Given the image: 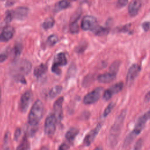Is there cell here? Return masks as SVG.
<instances>
[{"label":"cell","instance_id":"484cf974","mask_svg":"<svg viewBox=\"0 0 150 150\" xmlns=\"http://www.w3.org/2000/svg\"><path fill=\"white\" fill-rule=\"evenodd\" d=\"M69 30L71 33H76L79 32V28L77 21H73L70 22Z\"/></svg>","mask_w":150,"mask_h":150},{"label":"cell","instance_id":"8992f818","mask_svg":"<svg viewBox=\"0 0 150 150\" xmlns=\"http://www.w3.org/2000/svg\"><path fill=\"white\" fill-rule=\"evenodd\" d=\"M103 90V88L101 87L96 88L84 96L83 98V103L86 105L95 103L100 98Z\"/></svg>","mask_w":150,"mask_h":150},{"label":"cell","instance_id":"277c9868","mask_svg":"<svg viewBox=\"0 0 150 150\" xmlns=\"http://www.w3.org/2000/svg\"><path fill=\"white\" fill-rule=\"evenodd\" d=\"M44 107L42 102L38 100L32 105L28 115V123L30 126H36L41 120L43 114Z\"/></svg>","mask_w":150,"mask_h":150},{"label":"cell","instance_id":"1f68e13d","mask_svg":"<svg viewBox=\"0 0 150 150\" xmlns=\"http://www.w3.org/2000/svg\"><path fill=\"white\" fill-rule=\"evenodd\" d=\"M128 0H118L117 1V6L120 8H122L125 6L127 2H128Z\"/></svg>","mask_w":150,"mask_h":150},{"label":"cell","instance_id":"d4e9b609","mask_svg":"<svg viewBox=\"0 0 150 150\" xmlns=\"http://www.w3.org/2000/svg\"><path fill=\"white\" fill-rule=\"evenodd\" d=\"M120 65V62L119 60H116V61L114 62L111 64V65L110 66V67L109 71L117 74V71H118V70Z\"/></svg>","mask_w":150,"mask_h":150},{"label":"cell","instance_id":"7a4b0ae2","mask_svg":"<svg viewBox=\"0 0 150 150\" xmlns=\"http://www.w3.org/2000/svg\"><path fill=\"white\" fill-rule=\"evenodd\" d=\"M126 110H123L117 116L110 128V134L108 135V142L112 147L115 146L118 142V139L126 116Z\"/></svg>","mask_w":150,"mask_h":150},{"label":"cell","instance_id":"cb8c5ba5","mask_svg":"<svg viewBox=\"0 0 150 150\" xmlns=\"http://www.w3.org/2000/svg\"><path fill=\"white\" fill-rule=\"evenodd\" d=\"M54 21L52 18H49L43 23L42 26L45 29H48L52 28L54 25Z\"/></svg>","mask_w":150,"mask_h":150},{"label":"cell","instance_id":"f1b7e54d","mask_svg":"<svg viewBox=\"0 0 150 150\" xmlns=\"http://www.w3.org/2000/svg\"><path fill=\"white\" fill-rule=\"evenodd\" d=\"M69 3L65 0H62L60 1L58 4H57V7L59 9H66L67 8H68L69 6Z\"/></svg>","mask_w":150,"mask_h":150},{"label":"cell","instance_id":"8d00e7d4","mask_svg":"<svg viewBox=\"0 0 150 150\" xmlns=\"http://www.w3.org/2000/svg\"><path fill=\"white\" fill-rule=\"evenodd\" d=\"M145 101H150V91L146 93L145 96Z\"/></svg>","mask_w":150,"mask_h":150},{"label":"cell","instance_id":"836d02e7","mask_svg":"<svg viewBox=\"0 0 150 150\" xmlns=\"http://www.w3.org/2000/svg\"><path fill=\"white\" fill-rule=\"evenodd\" d=\"M142 27L145 31H148L150 28V23L149 22H145L142 23Z\"/></svg>","mask_w":150,"mask_h":150},{"label":"cell","instance_id":"4dcf8cb0","mask_svg":"<svg viewBox=\"0 0 150 150\" xmlns=\"http://www.w3.org/2000/svg\"><path fill=\"white\" fill-rule=\"evenodd\" d=\"M13 16V12H11V11L8 12H7V14H6V15L5 19V22L7 23H9V22L12 21Z\"/></svg>","mask_w":150,"mask_h":150},{"label":"cell","instance_id":"ffe728a7","mask_svg":"<svg viewBox=\"0 0 150 150\" xmlns=\"http://www.w3.org/2000/svg\"><path fill=\"white\" fill-rule=\"evenodd\" d=\"M47 71V66L45 64H40L36 66L34 69L33 74L36 77H40L43 75Z\"/></svg>","mask_w":150,"mask_h":150},{"label":"cell","instance_id":"5b68a950","mask_svg":"<svg viewBox=\"0 0 150 150\" xmlns=\"http://www.w3.org/2000/svg\"><path fill=\"white\" fill-rule=\"evenodd\" d=\"M57 120L54 114H49L46 118L45 122V132L48 136H52L54 134Z\"/></svg>","mask_w":150,"mask_h":150},{"label":"cell","instance_id":"d6986e66","mask_svg":"<svg viewBox=\"0 0 150 150\" xmlns=\"http://www.w3.org/2000/svg\"><path fill=\"white\" fill-rule=\"evenodd\" d=\"M79 129L76 128H70L66 133L65 137L70 142H72L76 138V137L79 134Z\"/></svg>","mask_w":150,"mask_h":150},{"label":"cell","instance_id":"e0dca14e","mask_svg":"<svg viewBox=\"0 0 150 150\" xmlns=\"http://www.w3.org/2000/svg\"><path fill=\"white\" fill-rule=\"evenodd\" d=\"M29 13L28 8L26 7H18L14 12H13V16L17 19H25Z\"/></svg>","mask_w":150,"mask_h":150},{"label":"cell","instance_id":"7402d4cb","mask_svg":"<svg viewBox=\"0 0 150 150\" xmlns=\"http://www.w3.org/2000/svg\"><path fill=\"white\" fill-rule=\"evenodd\" d=\"M62 90V87L61 86H56L53 87L50 91H49V97L51 98H53L58 96Z\"/></svg>","mask_w":150,"mask_h":150},{"label":"cell","instance_id":"52a82bcc","mask_svg":"<svg viewBox=\"0 0 150 150\" xmlns=\"http://www.w3.org/2000/svg\"><path fill=\"white\" fill-rule=\"evenodd\" d=\"M67 64V59L63 53H60L56 56L53 63L52 66V71L56 74H60L61 70L60 66H64Z\"/></svg>","mask_w":150,"mask_h":150},{"label":"cell","instance_id":"8fae6325","mask_svg":"<svg viewBox=\"0 0 150 150\" xmlns=\"http://www.w3.org/2000/svg\"><path fill=\"white\" fill-rule=\"evenodd\" d=\"M141 71V67L138 64H132L128 70L127 76H126V81L128 84H131L135 79L138 76Z\"/></svg>","mask_w":150,"mask_h":150},{"label":"cell","instance_id":"2e32d148","mask_svg":"<svg viewBox=\"0 0 150 150\" xmlns=\"http://www.w3.org/2000/svg\"><path fill=\"white\" fill-rule=\"evenodd\" d=\"M14 30L11 26H7L0 33V41L7 42L13 36Z\"/></svg>","mask_w":150,"mask_h":150},{"label":"cell","instance_id":"83f0119b","mask_svg":"<svg viewBox=\"0 0 150 150\" xmlns=\"http://www.w3.org/2000/svg\"><path fill=\"white\" fill-rule=\"evenodd\" d=\"M114 106V103H112V102L110 103L107 105V107L105 108L104 111V112H103V116H104V117H107V116L111 112V111L112 109L113 108Z\"/></svg>","mask_w":150,"mask_h":150},{"label":"cell","instance_id":"603a6c76","mask_svg":"<svg viewBox=\"0 0 150 150\" xmlns=\"http://www.w3.org/2000/svg\"><path fill=\"white\" fill-rule=\"evenodd\" d=\"M93 32L98 36H104L105 35H107L108 33V29L105 28H103L101 26H100L99 25H97L96 28L93 30Z\"/></svg>","mask_w":150,"mask_h":150},{"label":"cell","instance_id":"44dd1931","mask_svg":"<svg viewBox=\"0 0 150 150\" xmlns=\"http://www.w3.org/2000/svg\"><path fill=\"white\" fill-rule=\"evenodd\" d=\"M16 150H30L29 142L26 135L23 137L20 144L16 148Z\"/></svg>","mask_w":150,"mask_h":150},{"label":"cell","instance_id":"ab89813d","mask_svg":"<svg viewBox=\"0 0 150 150\" xmlns=\"http://www.w3.org/2000/svg\"><path fill=\"white\" fill-rule=\"evenodd\" d=\"M70 1H76V0H70Z\"/></svg>","mask_w":150,"mask_h":150},{"label":"cell","instance_id":"3957f363","mask_svg":"<svg viewBox=\"0 0 150 150\" xmlns=\"http://www.w3.org/2000/svg\"><path fill=\"white\" fill-rule=\"evenodd\" d=\"M150 119V109L145 112L143 115L140 116L137 120L136 124L134 129L126 137L124 144L123 147H127L134 141V139L139 134L145 126V124L148 120Z\"/></svg>","mask_w":150,"mask_h":150},{"label":"cell","instance_id":"9c48e42d","mask_svg":"<svg viewBox=\"0 0 150 150\" xmlns=\"http://www.w3.org/2000/svg\"><path fill=\"white\" fill-rule=\"evenodd\" d=\"M124 84L122 81H120L111 86L110 88L104 91L103 93V98L105 101L110 100L112 96L122 90L123 88Z\"/></svg>","mask_w":150,"mask_h":150},{"label":"cell","instance_id":"f546056e","mask_svg":"<svg viewBox=\"0 0 150 150\" xmlns=\"http://www.w3.org/2000/svg\"><path fill=\"white\" fill-rule=\"evenodd\" d=\"M142 145H143V139H138L134 146V150H141L142 146Z\"/></svg>","mask_w":150,"mask_h":150},{"label":"cell","instance_id":"74e56055","mask_svg":"<svg viewBox=\"0 0 150 150\" xmlns=\"http://www.w3.org/2000/svg\"><path fill=\"white\" fill-rule=\"evenodd\" d=\"M40 150H49V148L47 146H42Z\"/></svg>","mask_w":150,"mask_h":150},{"label":"cell","instance_id":"4316f807","mask_svg":"<svg viewBox=\"0 0 150 150\" xmlns=\"http://www.w3.org/2000/svg\"><path fill=\"white\" fill-rule=\"evenodd\" d=\"M58 42V38L56 35H50L47 40V44L50 46H52L53 45H54L57 42Z\"/></svg>","mask_w":150,"mask_h":150},{"label":"cell","instance_id":"d590c367","mask_svg":"<svg viewBox=\"0 0 150 150\" xmlns=\"http://www.w3.org/2000/svg\"><path fill=\"white\" fill-rule=\"evenodd\" d=\"M8 56L5 53H1L0 54V62H4L7 59Z\"/></svg>","mask_w":150,"mask_h":150},{"label":"cell","instance_id":"ba28073f","mask_svg":"<svg viewBox=\"0 0 150 150\" xmlns=\"http://www.w3.org/2000/svg\"><path fill=\"white\" fill-rule=\"evenodd\" d=\"M97 22L96 18L90 15H86L83 17L81 27L84 30H93L97 26Z\"/></svg>","mask_w":150,"mask_h":150},{"label":"cell","instance_id":"30bf717a","mask_svg":"<svg viewBox=\"0 0 150 150\" xmlns=\"http://www.w3.org/2000/svg\"><path fill=\"white\" fill-rule=\"evenodd\" d=\"M32 98V93L30 91H25L21 96L19 103V110L21 112H25L28 108Z\"/></svg>","mask_w":150,"mask_h":150},{"label":"cell","instance_id":"4fadbf2b","mask_svg":"<svg viewBox=\"0 0 150 150\" xmlns=\"http://www.w3.org/2000/svg\"><path fill=\"white\" fill-rule=\"evenodd\" d=\"M63 102V98L62 97H59L53 104V110L54 114L56 117L57 122L60 121L62 118L63 111H62V104Z\"/></svg>","mask_w":150,"mask_h":150},{"label":"cell","instance_id":"5bb4252c","mask_svg":"<svg viewBox=\"0 0 150 150\" xmlns=\"http://www.w3.org/2000/svg\"><path fill=\"white\" fill-rule=\"evenodd\" d=\"M141 6V3L139 0H133L128 5V10L129 15L131 16H136Z\"/></svg>","mask_w":150,"mask_h":150},{"label":"cell","instance_id":"d6a6232c","mask_svg":"<svg viewBox=\"0 0 150 150\" xmlns=\"http://www.w3.org/2000/svg\"><path fill=\"white\" fill-rule=\"evenodd\" d=\"M21 129L19 128H16V130H15V134H14V139H15V140H17L19 138V137L21 135Z\"/></svg>","mask_w":150,"mask_h":150},{"label":"cell","instance_id":"6da1fadb","mask_svg":"<svg viewBox=\"0 0 150 150\" xmlns=\"http://www.w3.org/2000/svg\"><path fill=\"white\" fill-rule=\"evenodd\" d=\"M32 64L27 60H21L15 62V63L10 69V73L16 81L21 83H26L24 76L27 75L31 70Z\"/></svg>","mask_w":150,"mask_h":150},{"label":"cell","instance_id":"f35d334b","mask_svg":"<svg viewBox=\"0 0 150 150\" xmlns=\"http://www.w3.org/2000/svg\"><path fill=\"white\" fill-rule=\"evenodd\" d=\"M1 86H0V101H1Z\"/></svg>","mask_w":150,"mask_h":150},{"label":"cell","instance_id":"ac0fdd59","mask_svg":"<svg viewBox=\"0 0 150 150\" xmlns=\"http://www.w3.org/2000/svg\"><path fill=\"white\" fill-rule=\"evenodd\" d=\"M22 50V46L21 43H16L13 50H12V59L13 61L16 62L17 61V59L19 57L21 52Z\"/></svg>","mask_w":150,"mask_h":150},{"label":"cell","instance_id":"e575fe53","mask_svg":"<svg viewBox=\"0 0 150 150\" xmlns=\"http://www.w3.org/2000/svg\"><path fill=\"white\" fill-rule=\"evenodd\" d=\"M68 148H69L68 145L66 144L63 143L60 145L58 150H67Z\"/></svg>","mask_w":150,"mask_h":150},{"label":"cell","instance_id":"7c38bea8","mask_svg":"<svg viewBox=\"0 0 150 150\" xmlns=\"http://www.w3.org/2000/svg\"><path fill=\"white\" fill-rule=\"evenodd\" d=\"M101 128V125L100 124H98L95 128H94L93 129L90 131L86 135V137L84 139V141H83V143L85 145L88 146L93 142V141H94V139L97 135L98 133L100 131Z\"/></svg>","mask_w":150,"mask_h":150},{"label":"cell","instance_id":"9a60e30c","mask_svg":"<svg viewBox=\"0 0 150 150\" xmlns=\"http://www.w3.org/2000/svg\"><path fill=\"white\" fill-rule=\"evenodd\" d=\"M117 76V74L108 71V73H105L100 74L97 77V80L100 83H108L114 81Z\"/></svg>","mask_w":150,"mask_h":150}]
</instances>
